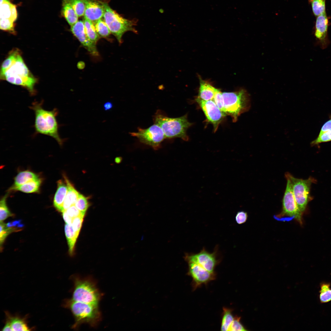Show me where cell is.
<instances>
[{"label":"cell","mask_w":331,"mask_h":331,"mask_svg":"<svg viewBox=\"0 0 331 331\" xmlns=\"http://www.w3.org/2000/svg\"><path fill=\"white\" fill-rule=\"evenodd\" d=\"M42 104V101H35L30 107L35 114V132L52 137L62 146L64 140L61 138L59 133V125L56 119L58 111L56 108L46 110L43 108Z\"/></svg>","instance_id":"1"},{"label":"cell","mask_w":331,"mask_h":331,"mask_svg":"<svg viewBox=\"0 0 331 331\" xmlns=\"http://www.w3.org/2000/svg\"><path fill=\"white\" fill-rule=\"evenodd\" d=\"M98 304L78 302L71 299L66 301L64 306L70 310L75 319L72 328L78 329L83 324L93 327L97 326L101 319Z\"/></svg>","instance_id":"2"},{"label":"cell","mask_w":331,"mask_h":331,"mask_svg":"<svg viewBox=\"0 0 331 331\" xmlns=\"http://www.w3.org/2000/svg\"><path fill=\"white\" fill-rule=\"evenodd\" d=\"M0 79L26 89L31 95L36 93L37 80L31 73L20 55L11 66L0 76Z\"/></svg>","instance_id":"3"},{"label":"cell","mask_w":331,"mask_h":331,"mask_svg":"<svg viewBox=\"0 0 331 331\" xmlns=\"http://www.w3.org/2000/svg\"><path fill=\"white\" fill-rule=\"evenodd\" d=\"M155 124L162 129L166 138H180L187 141L188 137L187 134L188 128L192 123L188 121L186 114L177 118L168 117L160 110H158L153 116Z\"/></svg>","instance_id":"4"},{"label":"cell","mask_w":331,"mask_h":331,"mask_svg":"<svg viewBox=\"0 0 331 331\" xmlns=\"http://www.w3.org/2000/svg\"><path fill=\"white\" fill-rule=\"evenodd\" d=\"M103 17L111 33L115 36L120 44L122 42V36L126 32L131 31L135 33H137L135 28L137 25V20H129L124 18L113 10L106 3H105Z\"/></svg>","instance_id":"5"},{"label":"cell","mask_w":331,"mask_h":331,"mask_svg":"<svg viewBox=\"0 0 331 331\" xmlns=\"http://www.w3.org/2000/svg\"><path fill=\"white\" fill-rule=\"evenodd\" d=\"M224 106L226 114L230 115L233 121L249 110L250 106V96L244 89L233 92L222 93Z\"/></svg>","instance_id":"6"},{"label":"cell","mask_w":331,"mask_h":331,"mask_svg":"<svg viewBox=\"0 0 331 331\" xmlns=\"http://www.w3.org/2000/svg\"><path fill=\"white\" fill-rule=\"evenodd\" d=\"M73 278L74 287L71 299L82 302L98 303L101 294L95 282L89 278Z\"/></svg>","instance_id":"7"},{"label":"cell","mask_w":331,"mask_h":331,"mask_svg":"<svg viewBox=\"0 0 331 331\" xmlns=\"http://www.w3.org/2000/svg\"><path fill=\"white\" fill-rule=\"evenodd\" d=\"M285 176L290 182L297 206L302 213L310 200V188L314 179L311 177L305 180L296 178L287 172L285 173Z\"/></svg>","instance_id":"8"},{"label":"cell","mask_w":331,"mask_h":331,"mask_svg":"<svg viewBox=\"0 0 331 331\" xmlns=\"http://www.w3.org/2000/svg\"><path fill=\"white\" fill-rule=\"evenodd\" d=\"M287 180L286 188L282 200V211L276 218L281 220H289L295 219L302 223V214L299 210L292 191L290 181Z\"/></svg>","instance_id":"9"},{"label":"cell","mask_w":331,"mask_h":331,"mask_svg":"<svg viewBox=\"0 0 331 331\" xmlns=\"http://www.w3.org/2000/svg\"><path fill=\"white\" fill-rule=\"evenodd\" d=\"M130 134L131 136L136 137L141 143L155 150L159 148L161 143L166 138L162 128L155 124L147 128H138L137 132H130Z\"/></svg>","instance_id":"10"},{"label":"cell","mask_w":331,"mask_h":331,"mask_svg":"<svg viewBox=\"0 0 331 331\" xmlns=\"http://www.w3.org/2000/svg\"><path fill=\"white\" fill-rule=\"evenodd\" d=\"M217 249L212 253L207 252L204 248L196 254L186 253L184 258L187 262L196 263L211 273H213L219 260L217 259Z\"/></svg>","instance_id":"11"},{"label":"cell","mask_w":331,"mask_h":331,"mask_svg":"<svg viewBox=\"0 0 331 331\" xmlns=\"http://www.w3.org/2000/svg\"><path fill=\"white\" fill-rule=\"evenodd\" d=\"M196 101L200 106L207 120L213 125L214 132L226 115L218 108L213 100L204 101L197 97Z\"/></svg>","instance_id":"12"},{"label":"cell","mask_w":331,"mask_h":331,"mask_svg":"<svg viewBox=\"0 0 331 331\" xmlns=\"http://www.w3.org/2000/svg\"><path fill=\"white\" fill-rule=\"evenodd\" d=\"M317 17L314 35L317 44L322 49H324L328 46L330 43L328 33L329 19L326 12Z\"/></svg>","instance_id":"13"},{"label":"cell","mask_w":331,"mask_h":331,"mask_svg":"<svg viewBox=\"0 0 331 331\" xmlns=\"http://www.w3.org/2000/svg\"><path fill=\"white\" fill-rule=\"evenodd\" d=\"M70 30L81 44L93 56H97L98 52L96 44L88 37L86 33L83 21H78L71 26Z\"/></svg>","instance_id":"14"},{"label":"cell","mask_w":331,"mask_h":331,"mask_svg":"<svg viewBox=\"0 0 331 331\" xmlns=\"http://www.w3.org/2000/svg\"><path fill=\"white\" fill-rule=\"evenodd\" d=\"M188 274L193 279L196 286L205 283L213 279L214 273H211L198 264L193 262H187Z\"/></svg>","instance_id":"15"},{"label":"cell","mask_w":331,"mask_h":331,"mask_svg":"<svg viewBox=\"0 0 331 331\" xmlns=\"http://www.w3.org/2000/svg\"><path fill=\"white\" fill-rule=\"evenodd\" d=\"M86 6L84 17L94 22L103 17L105 3L97 0H82Z\"/></svg>","instance_id":"16"},{"label":"cell","mask_w":331,"mask_h":331,"mask_svg":"<svg viewBox=\"0 0 331 331\" xmlns=\"http://www.w3.org/2000/svg\"><path fill=\"white\" fill-rule=\"evenodd\" d=\"M68 190L67 186L65 181L60 180L57 181V188L55 194L53 204L58 211L62 212L63 206Z\"/></svg>","instance_id":"17"},{"label":"cell","mask_w":331,"mask_h":331,"mask_svg":"<svg viewBox=\"0 0 331 331\" xmlns=\"http://www.w3.org/2000/svg\"><path fill=\"white\" fill-rule=\"evenodd\" d=\"M63 177L67 185L68 190L63 204V212L71 206L74 205L80 194L75 189L66 176L64 174Z\"/></svg>","instance_id":"18"},{"label":"cell","mask_w":331,"mask_h":331,"mask_svg":"<svg viewBox=\"0 0 331 331\" xmlns=\"http://www.w3.org/2000/svg\"><path fill=\"white\" fill-rule=\"evenodd\" d=\"M6 321L10 325L12 331H29L31 328L27 325L25 318L13 316L7 311L5 312Z\"/></svg>","instance_id":"19"},{"label":"cell","mask_w":331,"mask_h":331,"mask_svg":"<svg viewBox=\"0 0 331 331\" xmlns=\"http://www.w3.org/2000/svg\"><path fill=\"white\" fill-rule=\"evenodd\" d=\"M199 78L200 85L198 97L205 101L213 100L217 89L201 77Z\"/></svg>","instance_id":"20"},{"label":"cell","mask_w":331,"mask_h":331,"mask_svg":"<svg viewBox=\"0 0 331 331\" xmlns=\"http://www.w3.org/2000/svg\"><path fill=\"white\" fill-rule=\"evenodd\" d=\"M17 17L16 5L8 0H0V18L10 19L14 22Z\"/></svg>","instance_id":"21"},{"label":"cell","mask_w":331,"mask_h":331,"mask_svg":"<svg viewBox=\"0 0 331 331\" xmlns=\"http://www.w3.org/2000/svg\"><path fill=\"white\" fill-rule=\"evenodd\" d=\"M62 13L71 26L78 21V16L72 7L69 0H63Z\"/></svg>","instance_id":"22"},{"label":"cell","mask_w":331,"mask_h":331,"mask_svg":"<svg viewBox=\"0 0 331 331\" xmlns=\"http://www.w3.org/2000/svg\"><path fill=\"white\" fill-rule=\"evenodd\" d=\"M41 182V179L39 177L21 185L16 187L13 186L10 189L26 193L37 192L39 191Z\"/></svg>","instance_id":"23"},{"label":"cell","mask_w":331,"mask_h":331,"mask_svg":"<svg viewBox=\"0 0 331 331\" xmlns=\"http://www.w3.org/2000/svg\"><path fill=\"white\" fill-rule=\"evenodd\" d=\"M64 230L69 247V253L70 255H72L79 234L74 230L71 225L66 223L65 225Z\"/></svg>","instance_id":"24"},{"label":"cell","mask_w":331,"mask_h":331,"mask_svg":"<svg viewBox=\"0 0 331 331\" xmlns=\"http://www.w3.org/2000/svg\"><path fill=\"white\" fill-rule=\"evenodd\" d=\"M39 178L37 174L31 171L28 170L21 171L15 177L13 186H18Z\"/></svg>","instance_id":"25"},{"label":"cell","mask_w":331,"mask_h":331,"mask_svg":"<svg viewBox=\"0 0 331 331\" xmlns=\"http://www.w3.org/2000/svg\"><path fill=\"white\" fill-rule=\"evenodd\" d=\"M83 21L87 36L91 41L96 44L100 36L96 31L93 22L85 18Z\"/></svg>","instance_id":"26"},{"label":"cell","mask_w":331,"mask_h":331,"mask_svg":"<svg viewBox=\"0 0 331 331\" xmlns=\"http://www.w3.org/2000/svg\"><path fill=\"white\" fill-rule=\"evenodd\" d=\"M21 55L20 50L17 49H14L10 52L7 57L2 63L0 70V76L2 75L11 66Z\"/></svg>","instance_id":"27"},{"label":"cell","mask_w":331,"mask_h":331,"mask_svg":"<svg viewBox=\"0 0 331 331\" xmlns=\"http://www.w3.org/2000/svg\"><path fill=\"white\" fill-rule=\"evenodd\" d=\"M330 286V283L328 282H322L320 283L319 299L321 303H326L331 301Z\"/></svg>","instance_id":"28"},{"label":"cell","mask_w":331,"mask_h":331,"mask_svg":"<svg viewBox=\"0 0 331 331\" xmlns=\"http://www.w3.org/2000/svg\"><path fill=\"white\" fill-rule=\"evenodd\" d=\"M326 0H308L310 4L313 13L314 15L317 17L325 11Z\"/></svg>","instance_id":"29"},{"label":"cell","mask_w":331,"mask_h":331,"mask_svg":"<svg viewBox=\"0 0 331 331\" xmlns=\"http://www.w3.org/2000/svg\"><path fill=\"white\" fill-rule=\"evenodd\" d=\"M223 314L221 325V331H228L234 318L230 309L223 308Z\"/></svg>","instance_id":"30"},{"label":"cell","mask_w":331,"mask_h":331,"mask_svg":"<svg viewBox=\"0 0 331 331\" xmlns=\"http://www.w3.org/2000/svg\"><path fill=\"white\" fill-rule=\"evenodd\" d=\"M96 31L100 37H108L111 32L104 20L101 19L94 22Z\"/></svg>","instance_id":"31"},{"label":"cell","mask_w":331,"mask_h":331,"mask_svg":"<svg viewBox=\"0 0 331 331\" xmlns=\"http://www.w3.org/2000/svg\"><path fill=\"white\" fill-rule=\"evenodd\" d=\"M0 243L1 248L5 239L10 233L14 232H17L21 230L22 229L19 228L12 227H8L6 224L3 221H0Z\"/></svg>","instance_id":"32"},{"label":"cell","mask_w":331,"mask_h":331,"mask_svg":"<svg viewBox=\"0 0 331 331\" xmlns=\"http://www.w3.org/2000/svg\"><path fill=\"white\" fill-rule=\"evenodd\" d=\"M7 194H6L1 199L0 202V220L3 221L9 217L13 215L9 211L6 204Z\"/></svg>","instance_id":"33"},{"label":"cell","mask_w":331,"mask_h":331,"mask_svg":"<svg viewBox=\"0 0 331 331\" xmlns=\"http://www.w3.org/2000/svg\"><path fill=\"white\" fill-rule=\"evenodd\" d=\"M74 205L81 212L85 215L89 206L88 198L80 194Z\"/></svg>","instance_id":"34"},{"label":"cell","mask_w":331,"mask_h":331,"mask_svg":"<svg viewBox=\"0 0 331 331\" xmlns=\"http://www.w3.org/2000/svg\"><path fill=\"white\" fill-rule=\"evenodd\" d=\"M70 3L78 17L84 15L85 4L82 0H69Z\"/></svg>","instance_id":"35"},{"label":"cell","mask_w":331,"mask_h":331,"mask_svg":"<svg viewBox=\"0 0 331 331\" xmlns=\"http://www.w3.org/2000/svg\"><path fill=\"white\" fill-rule=\"evenodd\" d=\"M14 22L10 19H1L0 21V29L14 34L16 32L15 30Z\"/></svg>","instance_id":"36"},{"label":"cell","mask_w":331,"mask_h":331,"mask_svg":"<svg viewBox=\"0 0 331 331\" xmlns=\"http://www.w3.org/2000/svg\"><path fill=\"white\" fill-rule=\"evenodd\" d=\"M330 141H331V130L319 134L317 138L311 142V145L314 146L321 143Z\"/></svg>","instance_id":"37"},{"label":"cell","mask_w":331,"mask_h":331,"mask_svg":"<svg viewBox=\"0 0 331 331\" xmlns=\"http://www.w3.org/2000/svg\"><path fill=\"white\" fill-rule=\"evenodd\" d=\"M222 92L217 89L214 95L213 100L220 110L225 114L226 115L224 106Z\"/></svg>","instance_id":"38"},{"label":"cell","mask_w":331,"mask_h":331,"mask_svg":"<svg viewBox=\"0 0 331 331\" xmlns=\"http://www.w3.org/2000/svg\"><path fill=\"white\" fill-rule=\"evenodd\" d=\"M240 317L234 318L228 331H246V330L240 322Z\"/></svg>","instance_id":"39"},{"label":"cell","mask_w":331,"mask_h":331,"mask_svg":"<svg viewBox=\"0 0 331 331\" xmlns=\"http://www.w3.org/2000/svg\"><path fill=\"white\" fill-rule=\"evenodd\" d=\"M84 216H81L73 219L71 225L74 230L79 233Z\"/></svg>","instance_id":"40"},{"label":"cell","mask_w":331,"mask_h":331,"mask_svg":"<svg viewBox=\"0 0 331 331\" xmlns=\"http://www.w3.org/2000/svg\"><path fill=\"white\" fill-rule=\"evenodd\" d=\"M65 211L67 214L73 219L80 216H84L85 215L81 212L74 205L71 206Z\"/></svg>","instance_id":"41"},{"label":"cell","mask_w":331,"mask_h":331,"mask_svg":"<svg viewBox=\"0 0 331 331\" xmlns=\"http://www.w3.org/2000/svg\"><path fill=\"white\" fill-rule=\"evenodd\" d=\"M247 218V213L244 211H240L237 213L235 216V220L238 224H241L245 223Z\"/></svg>","instance_id":"42"},{"label":"cell","mask_w":331,"mask_h":331,"mask_svg":"<svg viewBox=\"0 0 331 331\" xmlns=\"http://www.w3.org/2000/svg\"><path fill=\"white\" fill-rule=\"evenodd\" d=\"M331 130V119L326 122L322 126L319 134Z\"/></svg>","instance_id":"43"},{"label":"cell","mask_w":331,"mask_h":331,"mask_svg":"<svg viewBox=\"0 0 331 331\" xmlns=\"http://www.w3.org/2000/svg\"><path fill=\"white\" fill-rule=\"evenodd\" d=\"M62 213L63 219L66 223L71 225L73 219L67 214L66 211H63Z\"/></svg>","instance_id":"44"},{"label":"cell","mask_w":331,"mask_h":331,"mask_svg":"<svg viewBox=\"0 0 331 331\" xmlns=\"http://www.w3.org/2000/svg\"><path fill=\"white\" fill-rule=\"evenodd\" d=\"M113 107L112 103L110 101L105 102L104 104L103 108L105 111L110 110Z\"/></svg>","instance_id":"45"}]
</instances>
